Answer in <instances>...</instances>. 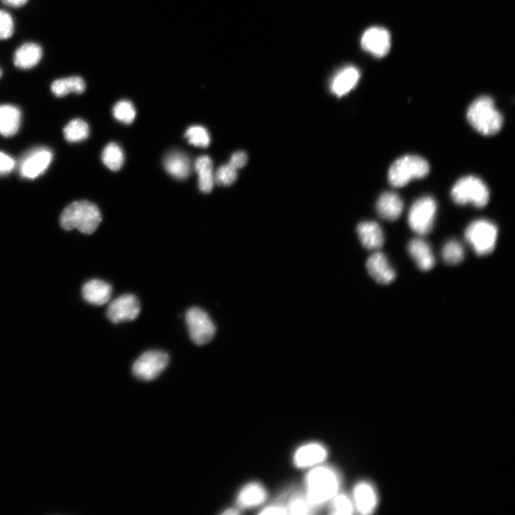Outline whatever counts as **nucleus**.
I'll list each match as a JSON object with an SVG mask.
<instances>
[{
  "label": "nucleus",
  "instance_id": "41",
  "mask_svg": "<svg viewBox=\"0 0 515 515\" xmlns=\"http://www.w3.org/2000/svg\"><path fill=\"white\" fill-rule=\"evenodd\" d=\"M3 76V71L1 69H0V79H1Z\"/></svg>",
  "mask_w": 515,
  "mask_h": 515
},
{
  "label": "nucleus",
  "instance_id": "36",
  "mask_svg": "<svg viewBox=\"0 0 515 515\" xmlns=\"http://www.w3.org/2000/svg\"><path fill=\"white\" fill-rule=\"evenodd\" d=\"M16 166V161L11 156L0 152V176H5L11 173Z\"/></svg>",
  "mask_w": 515,
  "mask_h": 515
},
{
  "label": "nucleus",
  "instance_id": "38",
  "mask_svg": "<svg viewBox=\"0 0 515 515\" xmlns=\"http://www.w3.org/2000/svg\"><path fill=\"white\" fill-rule=\"evenodd\" d=\"M260 514H288L286 504L281 503L268 505L259 512Z\"/></svg>",
  "mask_w": 515,
  "mask_h": 515
},
{
  "label": "nucleus",
  "instance_id": "32",
  "mask_svg": "<svg viewBox=\"0 0 515 515\" xmlns=\"http://www.w3.org/2000/svg\"><path fill=\"white\" fill-rule=\"evenodd\" d=\"M185 138L191 145L199 148H207L211 143L209 132L200 126L190 127L186 132Z\"/></svg>",
  "mask_w": 515,
  "mask_h": 515
},
{
  "label": "nucleus",
  "instance_id": "27",
  "mask_svg": "<svg viewBox=\"0 0 515 515\" xmlns=\"http://www.w3.org/2000/svg\"><path fill=\"white\" fill-rule=\"evenodd\" d=\"M286 506L288 514H311L319 510L310 502L305 493L291 494Z\"/></svg>",
  "mask_w": 515,
  "mask_h": 515
},
{
  "label": "nucleus",
  "instance_id": "2",
  "mask_svg": "<svg viewBox=\"0 0 515 515\" xmlns=\"http://www.w3.org/2000/svg\"><path fill=\"white\" fill-rule=\"evenodd\" d=\"M102 215L98 206L87 201H76L65 209L61 216V225L66 231L78 229L92 234L100 226Z\"/></svg>",
  "mask_w": 515,
  "mask_h": 515
},
{
  "label": "nucleus",
  "instance_id": "34",
  "mask_svg": "<svg viewBox=\"0 0 515 515\" xmlns=\"http://www.w3.org/2000/svg\"><path fill=\"white\" fill-rule=\"evenodd\" d=\"M237 170L229 164L221 166L214 176L215 183L221 186H229L237 179Z\"/></svg>",
  "mask_w": 515,
  "mask_h": 515
},
{
  "label": "nucleus",
  "instance_id": "16",
  "mask_svg": "<svg viewBox=\"0 0 515 515\" xmlns=\"http://www.w3.org/2000/svg\"><path fill=\"white\" fill-rule=\"evenodd\" d=\"M266 488L260 483L254 481L244 486L236 497V504L239 509H246L258 506L267 499Z\"/></svg>",
  "mask_w": 515,
  "mask_h": 515
},
{
  "label": "nucleus",
  "instance_id": "17",
  "mask_svg": "<svg viewBox=\"0 0 515 515\" xmlns=\"http://www.w3.org/2000/svg\"><path fill=\"white\" fill-rule=\"evenodd\" d=\"M408 251L418 268L424 271L432 269L436 261L429 244L421 239L411 240L408 245Z\"/></svg>",
  "mask_w": 515,
  "mask_h": 515
},
{
  "label": "nucleus",
  "instance_id": "14",
  "mask_svg": "<svg viewBox=\"0 0 515 515\" xmlns=\"http://www.w3.org/2000/svg\"><path fill=\"white\" fill-rule=\"evenodd\" d=\"M366 269L370 276L379 284L387 285L396 278V273L386 255L376 251L366 261Z\"/></svg>",
  "mask_w": 515,
  "mask_h": 515
},
{
  "label": "nucleus",
  "instance_id": "25",
  "mask_svg": "<svg viewBox=\"0 0 515 515\" xmlns=\"http://www.w3.org/2000/svg\"><path fill=\"white\" fill-rule=\"evenodd\" d=\"M195 169L199 175V189L204 194H209L215 184L212 160L206 156L199 157L195 163Z\"/></svg>",
  "mask_w": 515,
  "mask_h": 515
},
{
  "label": "nucleus",
  "instance_id": "26",
  "mask_svg": "<svg viewBox=\"0 0 515 515\" xmlns=\"http://www.w3.org/2000/svg\"><path fill=\"white\" fill-rule=\"evenodd\" d=\"M86 84L84 80L79 76L61 79L54 81L51 91L56 97H64L71 93L82 94L85 92Z\"/></svg>",
  "mask_w": 515,
  "mask_h": 515
},
{
  "label": "nucleus",
  "instance_id": "5",
  "mask_svg": "<svg viewBox=\"0 0 515 515\" xmlns=\"http://www.w3.org/2000/svg\"><path fill=\"white\" fill-rule=\"evenodd\" d=\"M453 201L459 205L471 204L477 208L484 207L489 199L487 186L475 176H466L459 180L451 192Z\"/></svg>",
  "mask_w": 515,
  "mask_h": 515
},
{
  "label": "nucleus",
  "instance_id": "35",
  "mask_svg": "<svg viewBox=\"0 0 515 515\" xmlns=\"http://www.w3.org/2000/svg\"><path fill=\"white\" fill-rule=\"evenodd\" d=\"M15 24L11 15L6 11L0 10V40L10 39L14 34Z\"/></svg>",
  "mask_w": 515,
  "mask_h": 515
},
{
  "label": "nucleus",
  "instance_id": "7",
  "mask_svg": "<svg viewBox=\"0 0 515 515\" xmlns=\"http://www.w3.org/2000/svg\"><path fill=\"white\" fill-rule=\"evenodd\" d=\"M436 213V204L430 196H424L411 206L408 215L411 229L419 235H426L432 229Z\"/></svg>",
  "mask_w": 515,
  "mask_h": 515
},
{
  "label": "nucleus",
  "instance_id": "37",
  "mask_svg": "<svg viewBox=\"0 0 515 515\" xmlns=\"http://www.w3.org/2000/svg\"><path fill=\"white\" fill-rule=\"evenodd\" d=\"M248 161V157L246 153L239 151L233 154L229 164L236 170L244 168Z\"/></svg>",
  "mask_w": 515,
  "mask_h": 515
},
{
  "label": "nucleus",
  "instance_id": "12",
  "mask_svg": "<svg viewBox=\"0 0 515 515\" xmlns=\"http://www.w3.org/2000/svg\"><path fill=\"white\" fill-rule=\"evenodd\" d=\"M361 44L365 51L375 57L382 58L390 51L391 36L389 31L384 29L371 28L363 34Z\"/></svg>",
  "mask_w": 515,
  "mask_h": 515
},
{
  "label": "nucleus",
  "instance_id": "13",
  "mask_svg": "<svg viewBox=\"0 0 515 515\" xmlns=\"http://www.w3.org/2000/svg\"><path fill=\"white\" fill-rule=\"evenodd\" d=\"M328 456V450L319 442H310L299 446L294 454V465L300 469L313 468L321 464Z\"/></svg>",
  "mask_w": 515,
  "mask_h": 515
},
{
  "label": "nucleus",
  "instance_id": "1",
  "mask_svg": "<svg viewBox=\"0 0 515 515\" xmlns=\"http://www.w3.org/2000/svg\"><path fill=\"white\" fill-rule=\"evenodd\" d=\"M341 477L331 466L318 465L307 473L305 477V494L318 509L329 503L339 493Z\"/></svg>",
  "mask_w": 515,
  "mask_h": 515
},
{
  "label": "nucleus",
  "instance_id": "30",
  "mask_svg": "<svg viewBox=\"0 0 515 515\" xmlns=\"http://www.w3.org/2000/svg\"><path fill=\"white\" fill-rule=\"evenodd\" d=\"M329 503V511L332 514H351L354 512L353 500L346 494L337 493Z\"/></svg>",
  "mask_w": 515,
  "mask_h": 515
},
{
  "label": "nucleus",
  "instance_id": "11",
  "mask_svg": "<svg viewBox=\"0 0 515 515\" xmlns=\"http://www.w3.org/2000/svg\"><path fill=\"white\" fill-rule=\"evenodd\" d=\"M141 311L138 298L125 294L115 299L109 306L107 316L114 324L135 320Z\"/></svg>",
  "mask_w": 515,
  "mask_h": 515
},
{
  "label": "nucleus",
  "instance_id": "19",
  "mask_svg": "<svg viewBox=\"0 0 515 515\" xmlns=\"http://www.w3.org/2000/svg\"><path fill=\"white\" fill-rule=\"evenodd\" d=\"M113 289L107 282L99 279L87 282L83 288L84 299L94 305L106 304L111 298Z\"/></svg>",
  "mask_w": 515,
  "mask_h": 515
},
{
  "label": "nucleus",
  "instance_id": "33",
  "mask_svg": "<svg viewBox=\"0 0 515 515\" xmlns=\"http://www.w3.org/2000/svg\"><path fill=\"white\" fill-rule=\"evenodd\" d=\"M114 116L119 121L130 125L136 119V109L131 102L121 101L114 108Z\"/></svg>",
  "mask_w": 515,
  "mask_h": 515
},
{
  "label": "nucleus",
  "instance_id": "3",
  "mask_svg": "<svg viewBox=\"0 0 515 515\" xmlns=\"http://www.w3.org/2000/svg\"><path fill=\"white\" fill-rule=\"evenodd\" d=\"M466 117L469 124L484 136L497 134L503 124L501 114L495 108L493 100L487 96L476 99L469 107Z\"/></svg>",
  "mask_w": 515,
  "mask_h": 515
},
{
  "label": "nucleus",
  "instance_id": "8",
  "mask_svg": "<svg viewBox=\"0 0 515 515\" xmlns=\"http://www.w3.org/2000/svg\"><path fill=\"white\" fill-rule=\"evenodd\" d=\"M186 321L192 341L197 345L209 344L216 334V326L203 309L193 307L188 310Z\"/></svg>",
  "mask_w": 515,
  "mask_h": 515
},
{
  "label": "nucleus",
  "instance_id": "31",
  "mask_svg": "<svg viewBox=\"0 0 515 515\" xmlns=\"http://www.w3.org/2000/svg\"><path fill=\"white\" fill-rule=\"evenodd\" d=\"M442 258L449 265L461 263L464 259V250L460 243L456 241L447 242L442 249Z\"/></svg>",
  "mask_w": 515,
  "mask_h": 515
},
{
  "label": "nucleus",
  "instance_id": "40",
  "mask_svg": "<svg viewBox=\"0 0 515 515\" xmlns=\"http://www.w3.org/2000/svg\"><path fill=\"white\" fill-rule=\"evenodd\" d=\"M241 513V511L239 508H229L226 509L224 511L222 512V514L224 515H236L239 514Z\"/></svg>",
  "mask_w": 515,
  "mask_h": 515
},
{
  "label": "nucleus",
  "instance_id": "4",
  "mask_svg": "<svg viewBox=\"0 0 515 515\" xmlns=\"http://www.w3.org/2000/svg\"><path fill=\"white\" fill-rule=\"evenodd\" d=\"M429 172V166L426 160L417 156H405L392 164L388 179L391 186L399 188L411 180L424 178Z\"/></svg>",
  "mask_w": 515,
  "mask_h": 515
},
{
  "label": "nucleus",
  "instance_id": "23",
  "mask_svg": "<svg viewBox=\"0 0 515 515\" xmlns=\"http://www.w3.org/2000/svg\"><path fill=\"white\" fill-rule=\"evenodd\" d=\"M359 79L360 72L357 69L346 67L334 79L331 85V92L338 97L344 96L355 88Z\"/></svg>",
  "mask_w": 515,
  "mask_h": 515
},
{
  "label": "nucleus",
  "instance_id": "6",
  "mask_svg": "<svg viewBox=\"0 0 515 515\" xmlns=\"http://www.w3.org/2000/svg\"><path fill=\"white\" fill-rule=\"evenodd\" d=\"M496 226L487 220H476L466 228L465 238L474 252L479 256L491 254L496 243Z\"/></svg>",
  "mask_w": 515,
  "mask_h": 515
},
{
  "label": "nucleus",
  "instance_id": "21",
  "mask_svg": "<svg viewBox=\"0 0 515 515\" xmlns=\"http://www.w3.org/2000/svg\"><path fill=\"white\" fill-rule=\"evenodd\" d=\"M404 204L401 199L392 192L384 193L376 204L378 214L387 221H394L402 214Z\"/></svg>",
  "mask_w": 515,
  "mask_h": 515
},
{
  "label": "nucleus",
  "instance_id": "9",
  "mask_svg": "<svg viewBox=\"0 0 515 515\" xmlns=\"http://www.w3.org/2000/svg\"><path fill=\"white\" fill-rule=\"evenodd\" d=\"M53 158V152L46 147H39L29 151L19 163L20 175L29 180L40 177L48 170Z\"/></svg>",
  "mask_w": 515,
  "mask_h": 515
},
{
  "label": "nucleus",
  "instance_id": "24",
  "mask_svg": "<svg viewBox=\"0 0 515 515\" xmlns=\"http://www.w3.org/2000/svg\"><path fill=\"white\" fill-rule=\"evenodd\" d=\"M164 166L171 176L179 180L187 179L191 171L189 156L179 151L171 152L166 157Z\"/></svg>",
  "mask_w": 515,
  "mask_h": 515
},
{
  "label": "nucleus",
  "instance_id": "28",
  "mask_svg": "<svg viewBox=\"0 0 515 515\" xmlns=\"http://www.w3.org/2000/svg\"><path fill=\"white\" fill-rule=\"evenodd\" d=\"M65 139L70 143H79L86 140L90 134L88 124L81 119L71 121L64 129Z\"/></svg>",
  "mask_w": 515,
  "mask_h": 515
},
{
  "label": "nucleus",
  "instance_id": "15",
  "mask_svg": "<svg viewBox=\"0 0 515 515\" xmlns=\"http://www.w3.org/2000/svg\"><path fill=\"white\" fill-rule=\"evenodd\" d=\"M352 498L355 509L362 514L372 513L378 503L376 491L367 481H360L356 484Z\"/></svg>",
  "mask_w": 515,
  "mask_h": 515
},
{
  "label": "nucleus",
  "instance_id": "22",
  "mask_svg": "<svg viewBox=\"0 0 515 515\" xmlns=\"http://www.w3.org/2000/svg\"><path fill=\"white\" fill-rule=\"evenodd\" d=\"M21 112L12 105L0 106V135L5 137L15 136L21 127Z\"/></svg>",
  "mask_w": 515,
  "mask_h": 515
},
{
  "label": "nucleus",
  "instance_id": "18",
  "mask_svg": "<svg viewBox=\"0 0 515 515\" xmlns=\"http://www.w3.org/2000/svg\"><path fill=\"white\" fill-rule=\"evenodd\" d=\"M357 234L363 246L370 251L378 250L384 245V236L380 226L374 221L361 223Z\"/></svg>",
  "mask_w": 515,
  "mask_h": 515
},
{
  "label": "nucleus",
  "instance_id": "29",
  "mask_svg": "<svg viewBox=\"0 0 515 515\" xmlns=\"http://www.w3.org/2000/svg\"><path fill=\"white\" fill-rule=\"evenodd\" d=\"M102 160L110 170L118 171L124 164L125 157L124 151L118 144L111 143L104 150Z\"/></svg>",
  "mask_w": 515,
  "mask_h": 515
},
{
  "label": "nucleus",
  "instance_id": "20",
  "mask_svg": "<svg viewBox=\"0 0 515 515\" xmlns=\"http://www.w3.org/2000/svg\"><path fill=\"white\" fill-rule=\"evenodd\" d=\"M43 57L41 46L35 43H27L21 46L15 53V66L22 70H29L36 66Z\"/></svg>",
  "mask_w": 515,
  "mask_h": 515
},
{
  "label": "nucleus",
  "instance_id": "39",
  "mask_svg": "<svg viewBox=\"0 0 515 515\" xmlns=\"http://www.w3.org/2000/svg\"><path fill=\"white\" fill-rule=\"evenodd\" d=\"M29 0H1V2L6 6L13 8H21L28 4Z\"/></svg>",
  "mask_w": 515,
  "mask_h": 515
},
{
  "label": "nucleus",
  "instance_id": "10",
  "mask_svg": "<svg viewBox=\"0 0 515 515\" xmlns=\"http://www.w3.org/2000/svg\"><path fill=\"white\" fill-rule=\"evenodd\" d=\"M169 355L161 351H149L142 354L133 366V373L143 381L156 379L167 367Z\"/></svg>",
  "mask_w": 515,
  "mask_h": 515
}]
</instances>
